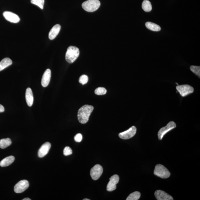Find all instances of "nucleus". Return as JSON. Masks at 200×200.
I'll return each mask as SVG.
<instances>
[{
	"label": "nucleus",
	"instance_id": "nucleus-1",
	"mask_svg": "<svg viewBox=\"0 0 200 200\" xmlns=\"http://www.w3.org/2000/svg\"><path fill=\"white\" fill-rule=\"evenodd\" d=\"M94 107L93 106L83 105L80 107L78 112V119L79 122L85 124L89 121V117L93 112Z\"/></svg>",
	"mask_w": 200,
	"mask_h": 200
},
{
	"label": "nucleus",
	"instance_id": "nucleus-2",
	"mask_svg": "<svg viewBox=\"0 0 200 200\" xmlns=\"http://www.w3.org/2000/svg\"><path fill=\"white\" fill-rule=\"evenodd\" d=\"M80 54L79 48L75 46H70L67 50L66 60L69 63H73L77 59Z\"/></svg>",
	"mask_w": 200,
	"mask_h": 200
},
{
	"label": "nucleus",
	"instance_id": "nucleus-3",
	"mask_svg": "<svg viewBox=\"0 0 200 200\" xmlns=\"http://www.w3.org/2000/svg\"><path fill=\"white\" fill-rule=\"evenodd\" d=\"M101 2L99 0H88L82 4V7L88 12H93L98 9Z\"/></svg>",
	"mask_w": 200,
	"mask_h": 200
},
{
	"label": "nucleus",
	"instance_id": "nucleus-4",
	"mask_svg": "<svg viewBox=\"0 0 200 200\" xmlns=\"http://www.w3.org/2000/svg\"><path fill=\"white\" fill-rule=\"evenodd\" d=\"M154 174L163 179H166L170 177V172L167 169L161 164H157L155 167Z\"/></svg>",
	"mask_w": 200,
	"mask_h": 200
},
{
	"label": "nucleus",
	"instance_id": "nucleus-5",
	"mask_svg": "<svg viewBox=\"0 0 200 200\" xmlns=\"http://www.w3.org/2000/svg\"><path fill=\"white\" fill-rule=\"evenodd\" d=\"M176 126L175 123L173 121H171L166 126L162 127L158 132L159 140H161L166 133L175 128Z\"/></svg>",
	"mask_w": 200,
	"mask_h": 200
},
{
	"label": "nucleus",
	"instance_id": "nucleus-6",
	"mask_svg": "<svg viewBox=\"0 0 200 200\" xmlns=\"http://www.w3.org/2000/svg\"><path fill=\"white\" fill-rule=\"evenodd\" d=\"M176 88L180 95L183 97L193 93L194 92L193 88L188 85H178Z\"/></svg>",
	"mask_w": 200,
	"mask_h": 200
},
{
	"label": "nucleus",
	"instance_id": "nucleus-7",
	"mask_svg": "<svg viewBox=\"0 0 200 200\" xmlns=\"http://www.w3.org/2000/svg\"><path fill=\"white\" fill-rule=\"evenodd\" d=\"M103 172V169L100 164H96L91 170L90 174L92 179L94 180L99 179Z\"/></svg>",
	"mask_w": 200,
	"mask_h": 200
},
{
	"label": "nucleus",
	"instance_id": "nucleus-8",
	"mask_svg": "<svg viewBox=\"0 0 200 200\" xmlns=\"http://www.w3.org/2000/svg\"><path fill=\"white\" fill-rule=\"evenodd\" d=\"M29 187V182L25 180H21L16 184L14 188L15 193H23Z\"/></svg>",
	"mask_w": 200,
	"mask_h": 200
},
{
	"label": "nucleus",
	"instance_id": "nucleus-9",
	"mask_svg": "<svg viewBox=\"0 0 200 200\" xmlns=\"http://www.w3.org/2000/svg\"><path fill=\"white\" fill-rule=\"evenodd\" d=\"M136 127L132 126L128 130L119 133V138L123 140H128L135 136L136 134Z\"/></svg>",
	"mask_w": 200,
	"mask_h": 200
},
{
	"label": "nucleus",
	"instance_id": "nucleus-10",
	"mask_svg": "<svg viewBox=\"0 0 200 200\" xmlns=\"http://www.w3.org/2000/svg\"><path fill=\"white\" fill-rule=\"evenodd\" d=\"M109 180L107 186V190L108 191L112 192L116 189L117 185L119 180V176L117 174H115L111 176Z\"/></svg>",
	"mask_w": 200,
	"mask_h": 200
},
{
	"label": "nucleus",
	"instance_id": "nucleus-11",
	"mask_svg": "<svg viewBox=\"0 0 200 200\" xmlns=\"http://www.w3.org/2000/svg\"><path fill=\"white\" fill-rule=\"evenodd\" d=\"M3 16L7 20L12 23H17L20 21L18 15L10 12H5L3 13Z\"/></svg>",
	"mask_w": 200,
	"mask_h": 200
},
{
	"label": "nucleus",
	"instance_id": "nucleus-12",
	"mask_svg": "<svg viewBox=\"0 0 200 200\" xmlns=\"http://www.w3.org/2000/svg\"><path fill=\"white\" fill-rule=\"evenodd\" d=\"M155 197L158 200H173V198L167 193L161 190H157L155 192Z\"/></svg>",
	"mask_w": 200,
	"mask_h": 200
},
{
	"label": "nucleus",
	"instance_id": "nucleus-13",
	"mask_svg": "<svg viewBox=\"0 0 200 200\" xmlns=\"http://www.w3.org/2000/svg\"><path fill=\"white\" fill-rule=\"evenodd\" d=\"M51 144L50 142H46L41 146L38 151V156L40 158L44 157L48 154L51 148Z\"/></svg>",
	"mask_w": 200,
	"mask_h": 200
},
{
	"label": "nucleus",
	"instance_id": "nucleus-14",
	"mask_svg": "<svg viewBox=\"0 0 200 200\" xmlns=\"http://www.w3.org/2000/svg\"><path fill=\"white\" fill-rule=\"evenodd\" d=\"M51 76V72L50 70L48 69L45 70L42 76L41 80V84L42 87H46L48 85L50 81Z\"/></svg>",
	"mask_w": 200,
	"mask_h": 200
},
{
	"label": "nucleus",
	"instance_id": "nucleus-15",
	"mask_svg": "<svg viewBox=\"0 0 200 200\" xmlns=\"http://www.w3.org/2000/svg\"><path fill=\"white\" fill-rule=\"evenodd\" d=\"M61 29L60 25L56 24L52 27L49 33V38L50 40H53L59 33Z\"/></svg>",
	"mask_w": 200,
	"mask_h": 200
},
{
	"label": "nucleus",
	"instance_id": "nucleus-16",
	"mask_svg": "<svg viewBox=\"0 0 200 200\" xmlns=\"http://www.w3.org/2000/svg\"><path fill=\"white\" fill-rule=\"evenodd\" d=\"M25 97H26L27 105L30 107L32 106L33 103V101H34V98H33L32 90L31 88H27Z\"/></svg>",
	"mask_w": 200,
	"mask_h": 200
},
{
	"label": "nucleus",
	"instance_id": "nucleus-17",
	"mask_svg": "<svg viewBox=\"0 0 200 200\" xmlns=\"http://www.w3.org/2000/svg\"><path fill=\"white\" fill-rule=\"evenodd\" d=\"M15 158L13 156L7 157L0 162V166L6 167L11 165L14 161Z\"/></svg>",
	"mask_w": 200,
	"mask_h": 200
},
{
	"label": "nucleus",
	"instance_id": "nucleus-18",
	"mask_svg": "<svg viewBox=\"0 0 200 200\" xmlns=\"http://www.w3.org/2000/svg\"><path fill=\"white\" fill-rule=\"evenodd\" d=\"M12 61L10 59L8 58H4L0 62V71L11 65Z\"/></svg>",
	"mask_w": 200,
	"mask_h": 200
},
{
	"label": "nucleus",
	"instance_id": "nucleus-19",
	"mask_svg": "<svg viewBox=\"0 0 200 200\" xmlns=\"http://www.w3.org/2000/svg\"><path fill=\"white\" fill-rule=\"evenodd\" d=\"M145 25L147 28L151 31L158 32L161 30V27L159 25L154 23L148 21L145 23Z\"/></svg>",
	"mask_w": 200,
	"mask_h": 200
},
{
	"label": "nucleus",
	"instance_id": "nucleus-20",
	"mask_svg": "<svg viewBox=\"0 0 200 200\" xmlns=\"http://www.w3.org/2000/svg\"><path fill=\"white\" fill-rule=\"evenodd\" d=\"M12 141L9 138L3 139L0 140V148L5 149L7 147L11 145Z\"/></svg>",
	"mask_w": 200,
	"mask_h": 200
},
{
	"label": "nucleus",
	"instance_id": "nucleus-21",
	"mask_svg": "<svg viewBox=\"0 0 200 200\" xmlns=\"http://www.w3.org/2000/svg\"><path fill=\"white\" fill-rule=\"evenodd\" d=\"M142 8L145 12H150L152 10L151 3L148 0H144L142 3Z\"/></svg>",
	"mask_w": 200,
	"mask_h": 200
},
{
	"label": "nucleus",
	"instance_id": "nucleus-22",
	"mask_svg": "<svg viewBox=\"0 0 200 200\" xmlns=\"http://www.w3.org/2000/svg\"><path fill=\"white\" fill-rule=\"evenodd\" d=\"M141 194L140 192L136 191L131 193L128 197L127 198L126 200H138L140 198Z\"/></svg>",
	"mask_w": 200,
	"mask_h": 200
},
{
	"label": "nucleus",
	"instance_id": "nucleus-23",
	"mask_svg": "<svg viewBox=\"0 0 200 200\" xmlns=\"http://www.w3.org/2000/svg\"><path fill=\"white\" fill-rule=\"evenodd\" d=\"M44 0H31V3L37 5L42 9H44Z\"/></svg>",
	"mask_w": 200,
	"mask_h": 200
},
{
	"label": "nucleus",
	"instance_id": "nucleus-24",
	"mask_svg": "<svg viewBox=\"0 0 200 200\" xmlns=\"http://www.w3.org/2000/svg\"><path fill=\"white\" fill-rule=\"evenodd\" d=\"M95 93L98 95H104L107 93V90L104 88L99 87L95 90Z\"/></svg>",
	"mask_w": 200,
	"mask_h": 200
},
{
	"label": "nucleus",
	"instance_id": "nucleus-25",
	"mask_svg": "<svg viewBox=\"0 0 200 200\" xmlns=\"http://www.w3.org/2000/svg\"><path fill=\"white\" fill-rule=\"evenodd\" d=\"M190 69L191 71L196 75L200 76V67L199 66H191L190 67Z\"/></svg>",
	"mask_w": 200,
	"mask_h": 200
},
{
	"label": "nucleus",
	"instance_id": "nucleus-26",
	"mask_svg": "<svg viewBox=\"0 0 200 200\" xmlns=\"http://www.w3.org/2000/svg\"><path fill=\"white\" fill-rule=\"evenodd\" d=\"M79 83L82 85H84L87 83L88 81V77L87 75L83 74L79 78Z\"/></svg>",
	"mask_w": 200,
	"mask_h": 200
},
{
	"label": "nucleus",
	"instance_id": "nucleus-27",
	"mask_svg": "<svg viewBox=\"0 0 200 200\" xmlns=\"http://www.w3.org/2000/svg\"><path fill=\"white\" fill-rule=\"evenodd\" d=\"M72 154V150L70 147L66 146L64 148V156H67L70 155Z\"/></svg>",
	"mask_w": 200,
	"mask_h": 200
},
{
	"label": "nucleus",
	"instance_id": "nucleus-28",
	"mask_svg": "<svg viewBox=\"0 0 200 200\" xmlns=\"http://www.w3.org/2000/svg\"><path fill=\"white\" fill-rule=\"evenodd\" d=\"M82 135L80 133H78L77 134H76L75 136L74 137V140L76 141V142H81V141L82 140Z\"/></svg>",
	"mask_w": 200,
	"mask_h": 200
},
{
	"label": "nucleus",
	"instance_id": "nucleus-29",
	"mask_svg": "<svg viewBox=\"0 0 200 200\" xmlns=\"http://www.w3.org/2000/svg\"><path fill=\"white\" fill-rule=\"evenodd\" d=\"M4 111V107L2 105L0 104V113L3 112Z\"/></svg>",
	"mask_w": 200,
	"mask_h": 200
},
{
	"label": "nucleus",
	"instance_id": "nucleus-30",
	"mask_svg": "<svg viewBox=\"0 0 200 200\" xmlns=\"http://www.w3.org/2000/svg\"><path fill=\"white\" fill-rule=\"evenodd\" d=\"M23 200H31V199L29 198H25L23 199Z\"/></svg>",
	"mask_w": 200,
	"mask_h": 200
},
{
	"label": "nucleus",
	"instance_id": "nucleus-31",
	"mask_svg": "<svg viewBox=\"0 0 200 200\" xmlns=\"http://www.w3.org/2000/svg\"><path fill=\"white\" fill-rule=\"evenodd\" d=\"M90 199H83V200H89Z\"/></svg>",
	"mask_w": 200,
	"mask_h": 200
},
{
	"label": "nucleus",
	"instance_id": "nucleus-32",
	"mask_svg": "<svg viewBox=\"0 0 200 200\" xmlns=\"http://www.w3.org/2000/svg\"><path fill=\"white\" fill-rule=\"evenodd\" d=\"M176 83V84H177V85H179V84H178V83Z\"/></svg>",
	"mask_w": 200,
	"mask_h": 200
}]
</instances>
